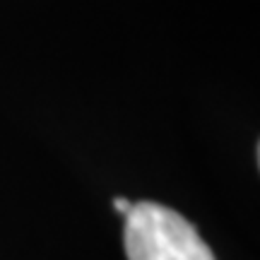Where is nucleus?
Wrapping results in <instances>:
<instances>
[{"label":"nucleus","mask_w":260,"mask_h":260,"mask_svg":"<svg viewBox=\"0 0 260 260\" xmlns=\"http://www.w3.org/2000/svg\"><path fill=\"white\" fill-rule=\"evenodd\" d=\"M123 243L128 260H214L193 224L159 203H133Z\"/></svg>","instance_id":"f257e3e1"},{"label":"nucleus","mask_w":260,"mask_h":260,"mask_svg":"<svg viewBox=\"0 0 260 260\" xmlns=\"http://www.w3.org/2000/svg\"><path fill=\"white\" fill-rule=\"evenodd\" d=\"M113 207H116V212H121L125 217L130 212V207H133V203H130L128 198H113Z\"/></svg>","instance_id":"f03ea898"}]
</instances>
